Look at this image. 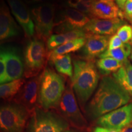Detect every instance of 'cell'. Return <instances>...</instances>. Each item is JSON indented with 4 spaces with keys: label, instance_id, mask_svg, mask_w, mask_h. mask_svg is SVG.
I'll return each instance as SVG.
<instances>
[{
    "label": "cell",
    "instance_id": "83f0119b",
    "mask_svg": "<svg viewBox=\"0 0 132 132\" xmlns=\"http://www.w3.org/2000/svg\"><path fill=\"white\" fill-rule=\"evenodd\" d=\"M123 44H124L121 40V39L119 37V36L117 34H114L113 36L110 37L108 49L113 50L118 48L122 47Z\"/></svg>",
    "mask_w": 132,
    "mask_h": 132
},
{
    "label": "cell",
    "instance_id": "4fadbf2b",
    "mask_svg": "<svg viewBox=\"0 0 132 132\" xmlns=\"http://www.w3.org/2000/svg\"><path fill=\"white\" fill-rule=\"evenodd\" d=\"M123 24H125V21L120 18L113 19L92 18L83 29L87 34L109 36L114 35Z\"/></svg>",
    "mask_w": 132,
    "mask_h": 132
},
{
    "label": "cell",
    "instance_id": "6da1fadb",
    "mask_svg": "<svg viewBox=\"0 0 132 132\" xmlns=\"http://www.w3.org/2000/svg\"><path fill=\"white\" fill-rule=\"evenodd\" d=\"M131 97L113 77L105 76L86 106L85 112L90 119H98L102 116L127 105Z\"/></svg>",
    "mask_w": 132,
    "mask_h": 132
},
{
    "label": "cell",
    "instance_id": "277c9868",
    "mask_svg": "<svg viewBox=\"0 0 132 132\" xmlns=\"http://www.w3.org/2000/svg\"><path fill=\"white\" fill-rule=\"evenodd\" d=\"M69 127L60 114L37 107L31 114L25 132H64Z\"/></svg>",
    "mask_w": 132,
    "mask_h": 132
},
{
    "label": "cell",
    "instance_id": "7402d4cb",
    "mask_svg": "<svg viewBox=\"0 0 132 132\" xmlns=\"http://www.w3.org/2000/svg\"><path fill=\"white\" fill-rule=\"evenodd\" d=\"M25 83L23 78L1 84L0 86V96L4 100L11 101L21 90V87Z\"/></svg>",
    "mask_w": 132,
    "mask_h": 132
},
{
    "label": "cell",
    "instance_id": "8992f818",
    "mask_svg": "<svg viewBox=\"0 0 132 132\" xmlns=\"http://www.w3.org/2000/svg\"><path fill=\"white\" fill-rule=\"evenodd\" d=\"M24 76L26 78H33L38 76L45 67L48 59L44 42L40 39H34L26 46L24 52Z\"/></svg>",
    "mask_w": 132,
    "mask_h": 132
},
{
    "label": "cell",
    "instance_id": "484cf974",
    "mask_svg": "<svg viewBox=\"0 0 132 132\" xmlns=\"http://www.w3.org/2000/svg\"><path fill=\"white\" fill-rule=\"evenodd\" d=\"M116 33L123 44H128L132 39V27L129 24H123Z\"/></svg>",
    "mask_w": 132,
    "mask_h": 132
},
{
    "label": "cell",
    "instance_id": "f1b7e54d",
    "mask_svg": "<svg viewBox=\"0 0 132 132\" xmlns=\"http://www.w3.org/2000/svg\"><path fill=\"white\" fill-rule=\"evenodd\" d=\"M122 11L125 17L127 18L129 20L132 19V0L127 1Z\"/></svg>",
    "mask_w": 132,
    "mask_h": 132
},
{
    "label": "cell",
    "instance_id": "ac0fdd59",
    "mask_svg": "<svg viewBox=\"0 0 132 132\" xmlns=\"http://www.w3.org/2000/svg\"><path fill=\"white\" fill-rule=\"evenodd\" d=\"M87 34L83 29H75L65 33L53 34L47 41V50L50 52L69 41L80 38H86Z\"/></svg>",
    "mask_w": 132,
    "mask_h": 132
},
{
    "label": "cell",
    "instance_id": "f546056e",
    "mask_svg": "<svg viewBox=\"0 0 132 132\" xmlns=\"http://www.w3.org/2000/svg\"><path fill=\"white\" fill-rule=\"evenodd\" d=\"M115 1L116 3H117V4H118V6H119V7L120 9V10L123 11L125 3H126L127 0H115Z\"/></svg>",
    "mask_w": 132,
    "mask_h": 132
},
{
    "label": "cell",
    "instance_id": "74e56055",
    "mask_svg": "<svg viewBox=\"0 0 132 132\" xmlns=\"http://www.w3.org/2000/svg\"><path fill=\"white\" fill-rule=\"evenodd\" d=\"M131 44H132V39H131Z\"/></svg>",
    "mask_w": 132,
    "mask_h": 132
},
{
    "label": "cell",
    "instance_id": "5bb4252c",
    "mask_svg": "<svg viewBox=\"0 0 132 132\" xmlns=\"http://www.w3.org/2000/svg\"><path fill=\"white\" fill-rule=\"evenodd\" d=\"M3 50L6 54V72L1 85L21 78L24 72L22 59L17 50L9 48Z\"/></svg>",
    "mask_w": 132,
    "mask_h": 132
},
{
    "label": "cell",
    "instance_id": "8d00e7d4",
    "mask_svg": "<svg viewBox=\"0 0 132 132\" xmlns=\"http://www.w3.org/2000/svg\"><path fill=\"white\" fill-rule=\"evenodd\" d=\"M130 21H131V23H132V19H130Z\"/></svg>",
    "mask_w": 132,
    "mask_h": 132
},
{
    "label": "cell",
    "instance_id": "30bf717a",
    "mask_svg": "<svg viewBox=\"0 0 132 132\" xmlns=\"http://www.w3.org/2000/svg\"><path fill=\"white\" fill-rule=\"evenodd\" d=\"M40 79V75L25 82L14 99V102L22 105L31 114L37 108Z\"/></svg>",
    "mask_w": 132,
    "mask_h": 132
},
{
    "label": "cell",
    "instance_id": "9a60e30c",
    "mask_svg": "<svg viewBox=\"0 0 132 132\" xmlns=\"http://www.w3.org/2000/svg\"><path fill=\"white\" fill-rule=\"evenodd\" d=\"M110 39L108 36L87 34L81 50L85 58L94 60V57L100 56L108 50Z\"/></svg>",
    "mask_w": 132,
    "mask_h": 132
},
{
    "label": "cell",
    "instance_id": "7c38bea8",
    "mask_svg": "<svg viewBox=\"0 0 132 132\" xmlns=\"http://www.w3.org/2000/svg\"><path fill=\"white\" fill-rule=\"evenodd\" d=\"M12 14L22 28L25 36L32 37L35 33V26L31 12L22 0H7Z\"/></svg>",
    "mask_w": 132,
    "mask_h": 132
},
{
    "label": "cell",
    "instance_id": "ffe728a7",
    "mask_svg": "<svg viewBox=\"0 0 132 132\" xmlns=\"http://www.w3.org/2000/svg\"><path fill=\"white\" fill-rule=\"evenodd\" d=\"M85 38H80V39L69 41L48 53V59H49L50 57L56 56L64 55L72 52H77L82 48V47L85 45Z\"/></svg>",
    "mask_w": 132,
    "mask_h": 132
},
{
    "label": "cell",
    "instance_id": "d4e9b609",
    "mask_svg": "<svg viewBox=\"0 0 132 132\" xmlns=\"http://www.w3.org/2000/svg\"><path fill=\"white\" fill-rule=\"evenodd\" d=\"M95 0H67L70 8L90 15L92 5Z\"/></svg>",
    "mask_w": 132,
    "mask_h": 132
},
{
    "label": "cell",
    "instance_id": "d590c367",
    "mask_svg": "<svg viewBox=\"0 0 132 132\" xmlns=\"http://www.w3.org/2000/svg\"><path fill=\"white\" fill-rule=\"evenodd\" d=\"M130 59H131V62H132V51H131V55H130Z\"/></svg>",
    "mask_w": 132,
    "mask_h": 132
},
{
    "label": "cell",
    "instance_id": "5b68a950",
    "mask_svg": "<svg viewBox=\"0 0 132 132\" xmlns=\"http://www.w3.org/2000/svg\"><path fill=\"white\" fill-rule=\"evenodd\" d=\"M30 115L27 109L15 102L3 105L0 110L1 132H23Z\"/></svg>",
    "mask_w": 132,
    "mask_h": 132
},
{
    "label": "cell",
    "instance_id": "3957f363",
    "mask_svg": "<svg viewBox=\"0 0 132 132\" xmlns=\"http://www.w3.org/2000/svg\"><path fill=\"white\" fill-rule=\"evenodd\" d=\"M65 89V82L61 76L46 68L40 74L38 103L45 110L57 108Z\"/></svg>",
    "mask_w": 132,
    "mask_h": 132
},
{
    "label": "cell",
    "instance_id": "52a82bcc",
    "mask_svg": "<svg viewBox=\"0 0 132 132\" xmlns=\"http://www.w3.org/2000/svg\"><path fill=\"white\" fill-rule=\"evenodd\" d=\"M57 109L62 118L74 127L80 130L87 127V121L79 108L72 85L67 86Z\"/></svg>",
    "mask_w": 132,
    "mask_h": 132
},
{
    "label": "cell",
    "instance_id": "4dcf8cb0",
    "mask_svg": "<svg viewBox=\"0 0 132 132\" xmlns=\"http://www.w3.org/2000/svg\"><path fill=\"white\" fill-rule=\"evenodd\" d=\"M120 132H132V123L120 130Z\"/></svg>",
    "mask_w": 132,
    "mask_h": 132
},
{
    "label": "cell",
    "instance_id": "cb8c5ba5",
    "mask_svg": "<svg viewBox=\"0 0 132 132\" xmlns=\"http://www.w3.org/2000/svg\"><path fill=\"white\" fill-rule=\"evenodd\" d=\"M132 48L130 44H124L122 47L118 48L113 50H107L103 54H101L98 57L103 58V57H110L114 58L119 61L125 63L127 61L128 57L131 55Z\"/></svg>",
    "mask_w": 132,
    "mask_h": 132
},
{
    "label": "cell",
    "instance_id": "1f68e13d",
    "mask_svg": "<svg viewBox=\"0 0 132 132\" xmlns=\"http://www.w3.org/2000/svg\"><path fill=\"white\" fill-rule=\"evenodd\" d=\"M94 132H109V130L107 128L101 127H97L94 129Z\"/></svg>",
    "mask_w": 132,
    "mask_h": 132
},
{
    "label": "cell",
    "instance_id": "7a4b0ae2",
    "mask_svg": "<svg viewBox=\"0 0 132 132\" xmlns=\"http://www.w3.org/2000/svg\"><path fill=\"white\" fill-rule=\"evenodd\" d=\"M73 64L71 85L80 105L85 106L98 87L100 75L94 60L75 59Z\"/></svg>",
    "mask_w": 132,
    "mask_h": 132
},
{
    "label": "cell",
    "instance_id": "603a6c76",
    "mask_svg": "<svg viewBox=\"0 0 132 132\" xmlns=\"http://www.w3.org/2000/svg\"><path fill=\"white\" fill-rule=\"evenodd\" d=\"M124 63L110 57L100 58L96 62L97 68L102 75L108 76L119 70Z\"/></svg>",
    "mask_w": 132,
    "mask_h": 132
},
{
    "label": "cell",
    "instance_id": "9c48e42d",
    "mask_svg": "<svg viewBox=\"0 0 132 132\" xmlns=\"http://www.w3.org/2000/svg\"><path fill=\"white\" fill-rule=\"evenodd\" d=\"M132 123V103L102 116L97 120V124L109 130H120Z\"/></svg>",
    "mask_w": 132,
    "mask_h": 132
},
{
    "label": "cell",
    "instance_id": "8fae6325",
    "mask_svg": "<svg viewBox=\"0 0 132 132\" xmlns=\"http://www.w3.org/2000/svg\"><path fill=\"white\" fill-rule=\"evenodd\" d=\"M90 20L84 13L72 8H67L61 12V20L54 26H57L59 32L65 33L83 29Z\"/></svg>",
    "mask_w": 132,
    "mask_h": 132
},
{
    "label": "cell",
    "instance_id": "4316f807",
    "mask_svg": "<svg viewBox=\"0 0 132 132\" xmlns=\"http://www.w3.org/2000/svg\"><path fill=\"white\" fill-rule=\"evenodd\" d=\"M6 72V54L4 50H1L0 54V82L4 80Z\"/></svg>",
    "mask_w": 132,
    "mask_h": 132
},
{
    "label": "cell",
    "instance_id": "d6986e66",
    "mask_svg": "<svg viewBox=\"0 0 132 132\" xmlns=\"http://www.w3.org/2000/svg\"><path fill=\"white\" fill-rule=\"evenodd\" d=\"M113 77L132 96V65L129 61L114 73Z\"/></svg>",
    "mask_w": 132,
    "mask_h": 132
},
{
    "label": "cell",
    "instance_id": "ba28073f",
    "mask_svg": "<svg viewBox=\"0 0 132 132\" xmlns=\"http://www.w3.org/2000/svg\"><path fill=\"white\" fill-rule=\"evenodd\" d=\"M55 6L50 3H43L31 9V15L38 39L47 41L52 36L55 26Z\"/></svg>",
    "mask_w": 132,
    "mask_h": 132
},
{
    "label": "cell",
    "instance_id": "d6a6232c",
    "mask_svg": "<svg viewBox=\"0 0 132 132\" xmlns=\"http://www.w3.org/2000/svg\"><path fill=\"white\" fill-rule=\"evenodd\" d=\"M26 3H29V4H32V3H44L46 2L47 0H24Z\"/></svg>",
    "mask_w": 132,
    "mask_h": 132
},
{
    "label": "cell",
    "instance_id": "44dd1931",
    "mask_svg": "<svg viewBox=\"0 0 132 132\" xmlns=\"http://www.w3.org/2000/svg\"><path fill=\"white\" fill-rule=\"evenodd\" d=\"M49 60L53 64L56 70L62 75L72 78L73 73V66L69 54L58 55L50 57Z\"/></svg>",
    "mask_w": 132,
    "mask_h": 132
},
{
    "label": "cell",
    "instance_id": "836d02e7",
    "mask_svg": "<svg viewBox=\"0 0 132 132\" xmlns=\"http://www.w3.org/2000/svg\"><path fill=\"white\" fill-rule=\"evenodd\" d=\"M109 130V129H108ZM109 132H120V130H109Z\"/></svg>",
    "mask_w": 132,
    "mask_h": 132
},
{
    "label": "cell",
    "instance_id": "2e32d148",
    "mask_svg": "<svg viewBox=\"0 0 132 132\" xmlns=\"http://www.w3.org/2000/svg\"><path fill=\"white\" fill-rule=\"evenodd\" d=\"M90 15L100 19H123L124 14L114 0H95L92 5Z\"/></svg>",
    "mask_w": 132,
    "mask_h": 132
},
{
    "label": "cell",
    "instance_id": "e0dca14e",
    "mask_svg": "<svg viewBox=\"0 0 132 132\" xmlns=\"http://www.w3.org/2000/svg\"><path fill=\"white\" fill-rule=\"evenodd\" d=\"M19 34L17 26L10 13L9 8L4 2L0 9V39L6 40L16 37Z\"/></svg>",
    "mask_w": 132,
    "mask_h": 132
},
{
    "label": "cell",
    "instance_id": "e575fe53",
    "mask_svg": "<svg viewBox=\"0 0 132 132\" xmlns=\"http://www.w3.org/2000/svg\"><path fill=\"white\" fill-rule=\"evenodd\" d=\"M64 132H78V131H76V130H67Z\"/></svg>",
    "mask_w": 132,
    "mask_h": 132
}]
</instances>
